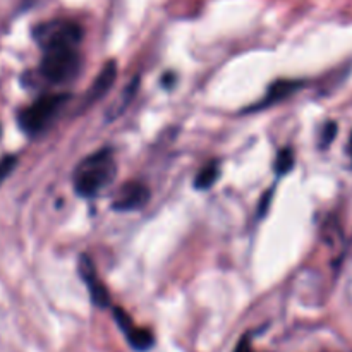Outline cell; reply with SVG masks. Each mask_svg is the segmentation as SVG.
<instances>
[{"label":"cell","mask_w":352,"mask_h":352,"mask_svg":"<svg viewBox=\"0 0 352 352\" xmlns=\"http://www.w3.org/2000/svg\"><path fill=\"white\" fill-rule=\"evenodd\" d=\"M82 34V28L71 19L45 21L34 28L33 36L43 52L40 72L48 82H71L81 72L82 58L79 45Z\"/></svg>","instance_id":"cell-1"},{"label":"cell","mask_w":352,"mask_h":352,"mask_svg":"<svg viewBox=\"0 0 352 352\" xmlns=\"http://www.w3.org/2000/svg\"><path fill=\"white\" fill-rule=\"evenodd\" d=\"M116 174L117 164L113 151L110 148H102L79 162L76 167L72 175L76 195L81 198H93L116 179Z\"/></svg>","instance_id":"cell-2"},{"label":"cell","mask_w":352,"mask_h":352,"mask_svg":"<svg viewBox=\"0 0 352 352\" xmlns=\"http://www.w3.org/2000/svg\"><path fill=\"white\" fill-rule=\"evenodd\" d=\"M69 102L67 93H57V95H45L38 98L36 102L31 103L24 110H21L19 126L28 136H38L43 133L52 120L57 117V113L64 109L65 103Z\"/></svg>","instance_id":"cell-3"},{"label":"cell","mask_w":352,"mask_h":352,"mask_svg":"<svg viewBox=\"0 0 352 352\" xmlns=\"http://www.w3.org/2000/svg\"><path fill=\"white\" fill-rule=\"evenodd\" d=\"M150 201V189L138 181L120 186L112 198V208L117 212H136Z\"/></svg>","instance_id":"cell-4"},{"label":"cell","mask_w":352,"mask_h":352,"mask_svg":"<svg viewBox=\"0 0 352 352\" xmlns=\"http://www.w3.org/2000/svg\"><path fill=\"white\" fill-rule=\"evenodd\" d=\"M113 320L119 325V329L122 330V333L126 336L127 342L138 352H146L155 346V336L151 330L148 329H140V327L134 325V322L131 320V316L124 311L122 308H113Z\"/></svg>","instance_id":"cell-5"},{"label":"cell","mask_w":352,"mask_h":352,"mask_svg":"<svg viewBox=\"0 0 352 352\" xmlns=\"http://www.w3.org/2000/svg\"><path fill=\"white\" fill-rule=\"evenodd\" d=\"M78 272L81 275L82 282L86 284V287H88L93 305L98 306V308L110 306V294L105 285H103V282L98 278V275H96V268L91 258L86 256V254H81L78 258Z\"/></svg>","instance_id":"cell-6"},{"label":"cell","mask_w":352,"mask_h":352,"mask_svg":"<svg viewBox=\"0 0 352 352\" xmlns=\"http://www.w3.org/2000/svg\"><path fill=\"white\" fill-rule=\"evenodd\" d=\"M301 88H302V81H299V79H278V81H275L274 85H270V88L267 89L263 98H261L256 105L248 109L246 112H256V110L268 109V107L289 98V96L294 95V93Z\"/></svg>","instance_id":"cell-7"},{"label":"cell","mask_w":352,"mask_h":352,"mask_svg":"<svg viewBox=\"0 0 352 352\" xmlns=\"http://www.w3.org/2000/svg\"><path fill=\"white\" fill-rule=\"evenodd\" d=\"M116 78H117V64L116 60H109L107 64H103L102 71L98 72V76H96V79L93 81V85L89 86V89L86 91L85 107L100 102V100L110 91V88H112L113 82H116Z\"/></svg>","instance_id":"cell-8"},{"label":"cell","mask_w":352,"mask_h":352,"mask_svg":"<svg viewBox=\"0 0 352 352\" xmlns=\"http://www.w3.org/2000/svg\"><path fill=\"white\" fill-rule=\"evenodd\" d=\"M220 177V164L217 160L210 162L206 167H203L201 170L198 172L195 179V188L199 189V191H206V189L212 188Z\"/></svg>","instance_id":"cell-9"},{"label":"cell","mask_w":352,"mask_h":352,"mask_svg":"<svg viewBox=\"0 0 352 352\" xmlns=\"http://www.w3.org/2000/svg\"><path fill=\"white\" fill-rule=\"evenodd\" d=\"M292 167H294V153L291 148H282L275 158V174L285 175L292 170Z\"/></svg>","instance_id":"cell-10"},{"label":"cell","mask_w":352,"mask_h":352,"mask_svg":"<svg viewBox=\"0 0 352 352\" xmlns=\"http://www.w3.org/2000/svg\"><path fill=\"white\" fill-rule=\"evenodd\" d=\"M138 88H140V78H138V76H136V78H134V79H131L129 86H127L126 91H124V95H122V102H120L119 105L116 107V110H113V113H112V116H110V119H113V117H117V116H119V113H122L124 110H126V107L129 105L131 100H133L134 96H136Z\"/></svg>","instance_id":"cell-11"},{"label":"cell","mask_w":352,"mask_h":352,"mask_svg":"<svg viewBox=\"0 0 352 352\" xmlns=\"http://www.w3.org/2000/svg\"><path fill=\"white\" fill-rule=\"evenodd\" d=\"M272 198H274V188L267 189V192H265L260 198V201H258V217H260V219H263L268 213V210H270Z\"/></svg>","instance_id":"cell-12"},{"label":"cell","mask_w":352,"mask_h":352,"mask_svg":"<svg viewBox=\"0 0 352 352\" xmlns=\"http://www.w3.org/2000/svg\"><path fill=\"white\" fill-rule=\"evenodd\" d=\"M337 136V124L336 122H327L322 131V148H327Z\"/></svg>","instance_id":"cell-13"},{"label":"cell","mask_w":352,"mask_h":352,"mask_svg":"<svg viewBox=\"0 0 352 352\" xmlns=\"http://www.w3.org/2000/svg\"><path fill=\"white\" fill-rule=\"evenodd\" d=\"M16 164H17L16 157H6V158H2V160H0V184H2V182L6 181L7 175H9L10 172L14 170Z\"/></svg>","instance_id":"cell-14"},{"label":"cell","mask_w":352,"mask_h":352,"mask_svg":"<svg viewBox=\"0 0 352 352\" xmlns=\"http://www.w3.org/2000/svg\"><path fill=\"white\" fill-rule=\"evenodd\" d=\"M234 352H253V347H251L250 333H246V336L241 337L239 344H237L236 349H234Z\"/></svg>","instance_id":"cell-15"},{"label":"cell","mask_w":352,"mask_h":352,"mask_svg":"<svg viewBox=\"0 0 352 352\" xmlns=\"http://www.w3.org/2000/svg\"><path fill=\"white\" fill-rule=\"evenodd\" d=\"M175 81V74L174 72H167V74L162 78V85L165 86V88H172V85H174Z\"/></svg>","instance_id":"cell-16"},{"label":"cell","mask_w":352,"mask_h":352,"mask_svg":"<svg viewBox=\"0 0 352 352\" xmlns=\"http://www.w3.org/2000/svg\"><path fill=\"white\" fill-rule=\"evenodd\" d=\"M347 151H349V157L352 160V134H351V140H349V146H347Z\"/></svg>","instance_id":"cell-17"}]
</instances>
